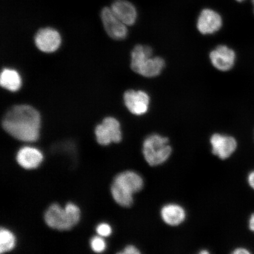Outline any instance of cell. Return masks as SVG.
Here are the masks:
<instances>
[{"label": "cell", "mask_w": 254, "mask_h": 254, "mask_svg": "<svg viewBox=\"0 0 254 254\" xmlns=\"http://www.w3.org/2000/svg\"><path fill=\"white\" fill-rule=\"evenodd\" d=\"M2 128L18 140L36 141L39 138L41 116L36 109L28 105L12 107L2 121Z\"/></svg>", "instance_id": "6da1fadb"}, {"label": "cell", "mask_w": 254, "mask_h": 254, "mask_svg": "<svg viewBox=\"0 0 254 254\" xmlns=\"http://www.w3.org/2000/svg\"><path fill=\"white\" fill-rule=\"evenodd\" d=\"M131 59L132 71L146 78L157 77L166 65L163 58L153 56L151 47L141 44L133 49Z\"/></svg>", "instance_id": "7a4b0ae2"}, {"label": "cell", "mask_w": 254, "mask_h": 254, "mask_svg": "<svg viewBox=\"0 0 254 254\" xmlns=\"http://www.w3.org/2000/svg\"><path fill=\"white\" fill-rule=\"evenodd\" d=\"M143 186L144 182L138 174L127 171L117 175L114 179L111 192L117 204L129 207L133 203V194L141 190Z\"/></svg>", "instance_id": "3957f363"}, {"label": "cell", "mask_w": 254, "mask_h": 254, "mask_svg": "<svg viewBox=\"0 0 254 254\" xmlns=\"http://www.w3.org/2000/svg\"><path fill=\"white\" fill-rule=\"evenodd\" d=\"M80 219V209L72 203H68L63 208L54 204L48 208L44 220L50 228L60 231L71 230Z\"/></svg>", "instance_id": "277c9868"}, {"label": "cell", "mask_w": 254, "mask_h": 254, "mask_svg": "<svg viewBox=\"0 0 254 254\" xmlns=\"http://www.w3.org/2000/svg\"><path fill=\"white\" fill-rule=\"evenodd\" d=\"M168 143V138L158 134H152L145 138L143 142L142 153L150 166H159L169 158L172 148Z\"/></svg>", "instance_id": "5b68a950"}, {"label": "cell", "mask_w": 254, "mask_h": 254, "mask_svg": "<svg viewBox=\"0 0 254 254\" xmlns=\"http://www.w3.org/2000/svg\"><path fill=\"white\" fill-rule=\"evenodd\" d=\"M97 141L100 145H107L111 142L119 143L122 139L120 124L114 117H107L95 129Z\"/></svg>", "instance_id": "8992f818"}, {"label": "cell", "mask_w": 254, "mask_h": 254, "mask_svg": "<svg viewBox=\"0 0 254 254\" xmlns=\"http://www.w3.org/2000/svg\"><path fill=\"white\" fill-rule=\"evenodd\" d=\"M123 98L127 109L134 115H144L150 109V97L144 91L127 90L124 94Z\"/></svg>", "instance_id": "52a82bcc"}, {"label": "cell", "mask_w": 254, "mask_h": 254, "mask_svg": "<svg viewBox=\"0 0 254 254\" xmlns=\"http://www.w3.org/2000/svg\"><path fill=\"white\" fill-rule=\"evenodd\" d=\"M209 60L214 67L218 70L227 72L236 64V52L226 45H220L209 53Z\"/></svg>", "instance_id": "ba28073f"}, {"label": "cell", "mask_w": 254, "mask_h": 254, "mask_svg": "<svg viewBox=\"0 0 254 254\" xmlns=\"http://www.w3.org/2000/svg\"><path fill=\"white\" fill-rule=\"evenodd\" d=\"M104 29L109 36L116 40L125 39L128 34L127 25L121 21L111 8L104 7L101 12Z\"/></svg>", "instance_id": "9c48e42d"}, {"label": "cell", "mask_w": 254, "mask_h": 254, "mask_svg": "<svg viewBox=\"0 0 254 254\" xmlns=\"http://www.w3.org/2000/svg\"><path fill=\"white\" fill-rule=\"evenodd\" d=\"M34 40L38 49L47 53L56 52L62 43V38L59 32L52 28L40 29L35 36Z\"/></svg>", "instance_id": "30bf717a"}, {"label": "cell", "mask_w": 254, "mask_h": 254, "mask_svg": "<svg viewBox=\"0 0 254 254\" xmlns=\"http://www.w3.org/2000/svg\"><path fill=\"white\" fill-rule=\"evenodd\" d=\"M222 24L223 22L220 14L213 9L205 8L199 15L196 27L200 33L211 35L220 30Z\"/></svg>", "instance_id": "8fae6325"}, {"label": "cell", "mask_w": 254, "mask_h": 254, "mask_svg": "<svg viewBox=\"0 0 254 254\" xmlns=\"http://www.w3.org/2000/svg\"><path fill=\"white\" fill-rule=\"evenodd\" d=\"M210 142L212 153L222 160L230 158L238 147L236 139L228 135L214 134L211 136Z\"/></svg>", "instance_id": "7c38bea8"}, {"label": "cell", "mask_w": 254, "mask_h": 254, "mask_svg": "<svg viewBox=\"0 0 254 254\" xmlns=\"http://www.w3.org/2000/svg\"><path fill=\"white\" fill-rule=\"evenodd\" d=\"M110 8L116 17L127 26H131L135 23L137 11L131 2L127 0H116Z\"/></svg>", "instance_id": "4fadbf2b"}, {"label": "cell", "mask_w": 254, "mask_h": 254, "mask_svg": "<svg viewBox=\"0 0 254 254\" xmlns=\"http://www.w3.org/2000/svg\"><path fill=\"white\" fill-rule=\"evenodd\" d=\"M16 159L18 164L25 169H34L43 161V155L36 148L25 147L18 151Z\"/></svg>", "instance_id": "5bb4252c"}, {"label": "cell", "mask_w": 254, "mask_h": 254, "mask_svg": "<svg viewBox=\"0 0 254 254\" xmlns=\"http://www.w3.org/2000/svg\"><path fill=\"white\" fill-rule=\"evenodd\" d=\"M161 216L167 224L171 226H177L185 220L186 214L182 206L170 204L165 205L161 209Z\"/></svg>", "instance_id": "9a60e30c"}, {"label": "cell", "mask_w": 254, "mask_h": 254, "mask_svg": "<svg viewBox=\"0 0 254 254\" xmlns=\"http://www.w3.org/2000/svg\"><path fill=\"white\" fill-rule=\"evenodd\" d=\"M0 84L6 90L15 92L21 88L22 81L20 74L15 69L4 68L1 73Z\"/></svg>", "instance_id": "2e32d148"}, {"label": "cell", "mask_w": 254, "mask_h": 254, "mask_svg": "<svg viewBox=\"0 0 254 254\" xmlns=\"http://www.w3.org/2000/svg\"><path fill=\"white\" fill-rule=\"evenodd\" d=\"M15 238L14 234L5 228L0 231V253H7L14 249Z\"/></svg>", "instance_id": "e0dca14e"}, {"label": "cell", "mask_w": 254, "mask_h": 254, "mask_svg": "<svg viewBox=\"0 0 254 254\" xmlns=\"http://www.w3.org/2000/svg\"><path fill=\"white\" fill-rule=\"evenodd\" d=\"M90 244L91 249L95 253H102L106 250V242L101 236H96L92 238Z\"/></svg>", "instance_id": "ac0fdd59"}, {"label": "cell", "mask_w": 254, "mask_h": 254, "mask_svg": "<svg viewBox=\"0 0 254 254\" xmlns=\"http://www.w3.org/2000/svg\"><path fill=\"white\" fill-rule=\"evenodd\" d=\"M96 231L97 234L102 237H109L112 233L110 225L106 223L98 225Z\"/></svg>", "instance_id": "d6986e66"}, {"label": "cell", "mask_w": 254, "mask_h": 254, "mask_svg": "<svg viewBox=\"0 0 254 254\" xmlns=\"http://www.w3.org/2000/svg\"><path fill=\"white\" fill-rule=\"evenodd\" d=\"M122 254H139L140 252L133 246H127L123 252L120 253Z\"/></svg>", "instance_id": "ffe728a7"}, {"label": "cell", "mask_w": 254, "mask_h": 254, "mask_svg": "<svg viewBox=\"0 0 254 254\" xmlns=\"http://www.w3.org/2000/svg\"><path fill=\"white\" fill-rule=\"evenodd\" d=\"M247 182L250 188L254 190V170L248 175Z\"/></svg>", "instance_id": "44dd1931"}, {"label": "cell", "mask_w": 254, "mask_h": 254, "mask_svg": "<svg viewBox=\"0 0 254 254\" xmlns=\"http://www.w3.org/2000/svg\"><path fill=\"white\" fill-rule=\"evenodd\" d=\"M233 254H250L252 252L249 249L244 247H239L235 249L233 252Z\"/></svg>", "instance_id": "7402d4cb"}, {"label": "cell", "mask_w": 254, "mask_h": 254, "mask_svg": "<svg viewBox=\"0 0 254 254\" xmlns=\"http://www.w3.org/2000/svg\"><path fill=\"white\" fill-rule=\"evenodd\" d=\"M249 227L250 230L254 234V212L250 215L249 218Z\"/></svg>", "instance_id": "603a6c76"}, {"label": "cell", "mask_w": 254, "mask_h": 254, "mask_svg": "<svg viewBox=\"0 0 254 254\" xmlns=\"http://www.w3.org/2000/svg\"><path fill=\"white\" fill-rule=\"evenodd\" d=\"M200 254H209L208 252H207V251L206 250H204V251H202V252H200Z\"/></svg>", "instance_id": "cb8c5ba5"}, {"label": "cell", "mask_w": 254, "mask_h": 254, "mask_svg": "<svg viewBox=\"0 0 254 254\" xmlns=\"http://www.w3.org/2000/svg\"><path fill=\"white\" fill-rule=\"evenodd\" d=\"M236 1L239 2H241L246 1V0H236Z\"/></svg>", "instance_id": "d4e9b609"}, {"label": "cell", "mask_w": 254, "mask_h": 254, "mask_svg": "<svg viewBox=\"0 0 254 254\" xmlns=\"http://www.w3.org/2000/svg\"><path fill=\"white\" fill-rule=\"evenodd\" d=\"M252 4L254 7V0H252Z\"/></svg>", "instance_id": "484cf974"}]
</instances>
